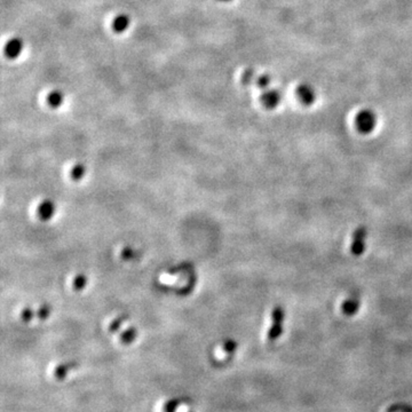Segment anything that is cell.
I'll return each instance as SVG.
<instances>
[{
    "mask_svg": "<svg viewBox=\"0 0 412 412\" xmlns=\"http://www.w3.org/2000/svg\"><path fill=\"white\" fill-rule=\"evenodd\" d=\"M377 116L372 110L363 109L355 116V127L360 134H369L376 129Z\"/></svg>",
    "mask_w": 412,
    "mask_h": 412,
    "instance_id": "obj_1",
    "label": "cell"
},
{
    "mask_svg": "<svg viewBox=\"0 0 412 412\" xmlns=\"http://www.w3.org/2000/svg\"><path fill=\"white\" fill-rule=\"evenodd\" d=\"M285 319V311L281 306H276L271 311V325L267 333V339L269 341L277 340L283 333V323Z\"/></svg>",
    "mask_w": 412,
    "mask_h": 412,
    "instance_id": "obj_2",
    "label": "cell"
},
{
    "mask_svg": "<svg viewBox=\"0 0 412 412\" xmlns=\"http://www.w3.org/2000/svg\"><path fill=\"white\" fill-rule=\"evenodd\" d=\"M366 237L367 229L365 227H359V228L354 232L352 237V244H350V252H352L354 256L360 257L365 252Z\"/></svg>",
    "mask_w": 412,
    "mask_h": 412,
    "instance_id": "obj_3",
    "label": "cell"
},
{
    "mask_svg": "<svg viewBox=\"0 0 412 412\" xmlns=\"http://www.w3.org/2000/svg\"><path fill=\"white\" fill-rule=\"evenodd\" d=\"M297 98L304 105H311L315 102L316 94L311 86L302 84L297 88Z\"/></svg>",
    "mask_w": 412,
    "mask_h": 412,
    "instance_id": "obj_4",
    "label": "cell"
},
{
    "mask_svg": "<svg viewBox=\"0 0 412 412\" xmlns=\"http://www.w3.org/2000/svg\"><path fill=\"white\" fill-rule=\"evenodd\" d=\"M281 100L282 94L277 89H270V91L263 92L260 98V101L262 103V105L267 109L276 108V106L280 104Z\"/></svg>",
    "mask_w": 412,
    "mask_h": 412,
    "instance_id": "obj_5",
    "label": "cell"
},
{
    "mask_svg": "<svg viewBox=\"0 0 412 412\" xmlns=\"http://www.w3.org/2000/svg\"><path fill=\"white\" fill-rule=\"evenodd\" d=\"M360 306V300L357 295H350L342 302L341 310L347 316H353L359 311Z\"/></svg>",
    "mask_w": 412,
    "mask_h": 412,
    "instance_id": "obj_6",
    "label": "cell"
},
{
    "mask_svg": "<svg viewBox=\"0 0 412 412\" xmlns=\"http://www.w3.org/2000/svg\"><path fill=\"white\" fill-rule=\"evenodd\" d=\"M23 50V41L20 38H13L8 43L6 44L5 47V54L9 58H16L19 57L21 52Z\"/></svg>",
    "mask_w": 412,
    "mask_h": 412,
    "instance_id": "obj_7",
    "label": "cell"
},
{
    "mask_svg": "<svg viewBox=\"0 0 412 412\" xmlns=\"http://www.w3.org/2000/svg\"><path fill=\"white\" fill-rule=\"evenodd\" d=\"M130 20L129 17L126 15V14H119L115 17L112 22V29L116 31V32H124V31L127 30V27L129 26Z\"/></svg>",
    "mask_w": 412,
    "mask_h": 412,
    "instance_id": "obj_8",
    "label": "cell"
},
{
    "mask_svg": "<svg viewBox=\"0 0 412 412\" xmlns=\"http://www.w3.org/2000/svg\"><path fill=\"white\" fill-rule=\"evenodd\" d=\"M47 101H48V104H50L51 106L56 108V106L60 105L62 101H63V95H62V93L60 91H53L50 95H48Z\"/></svg>",
    "mask_w": 412,
    "mask_h": 412,
    "instance_id": "obj_9",
    "label": "cell"
},
{
    "mask_svg": "<svg viewBox=\"0 0 412 412\" xmlns=\"http://www.w3.org/2000/svg\"><path fill=\"white\" fill-rule=\"evenodd\" d=\"M254 74H256V72H254L253 69H247V70L244 71V74L242 76L243 85L246 86V85L252 84V81L254 79Z\"/></svg>",
    "mask_w": 412,
    "mask_h": 412,
    "instance_id": "obj_10",
    "label": "cell"
},
{
    "mask_svg": "<svg viewBox=\"0 0 412 412\" xmlns=\"http://www.w3.org/2000/svg\"><path fill=\"white\" fill-rule=\"evenodd\" d=\"M256 82H257L258 87L264 89V88H267L270 84V77L268 75H262L257 79Z\"/></svg>",
    "mask_w": 412,
    "mask_h": 412,
    "instance_id": "obj_11",
    "label": "cell"
},
{
    "mask_svg": "<svg viewBox=\"0 0 412 412\" xmlns=\"http://www.w3.org/2000/svg\"><path fill=\"white\" fill-rule=\"evenodd\" d=\"M221 1H230V0H221Z\"/></svg>",
    "mask_w": 412,
    "mask_h": 412,
    "instance_id": "obj_12",
    "label": "cell"
}]
</instances>
